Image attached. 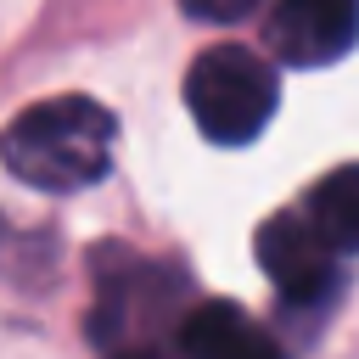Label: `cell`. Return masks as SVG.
Returning <instances> with one entry per match:
<instances>
[{"label": "cell", "mask_w": 359, "mask_h": 359, "mask_svg": "<svg viewBox=\"0 0 359 359\" xmlns=\"http://www.w3.org/2000/svg\"><path fill=\"white\" fill-rule=\"evenodd\" d=\"M264 39L286 67H331L359 45V0H275Z\"/></svg>", "instance_id": "4"}, {"label": "cell", "mask_w": 359, "mask_h": 359, "mask_svg": "<svg viewBox=\"0 0 359 359\" xmlns=\"http://www.w3.org/2000/svg\"><path fill=\"white\" fill-rule=\"evenodd\" d=\"M258 264L286 303H320L342 286V252L297 213H275L258 230Z\"/></svg>", "instance_id": "3"}, {"label": "cell", "mask_w": 359, "mask_h": 359, "mask_svg": "<svg viewBox=\"0 0 359 359\" xmlns=\"http://www.w3.org/2000/svg\"><path fill=\"white\" fill-rule=\"evenodd\" d=\"M275 67L247 45H213L185 73V107L213 146H247L275 118Z\"/></svg>", "instance_id": "2"}, {"label": "cell", "mask_w": 359, "mask_h": 359, "mask_svg": "<svg viewBox=\"0 0 359 359\" xmlns=\"http://www.w3.org/2000/svg\"><path fill=\"white\" fill-rule=\"evenodd\" d=\"M112 359H163V353H157V348H118Z\"/></svg>", "instance_id": "8"}, {"label": "cell", "mask_w": 359, "mask_h": 359, "mask_svg": "<svg viewBox=\"0 0 359 359\" xmlns=\"http://www.w3.org/2000/svg\"><path fill=\"white\" fill-rule=\"evenodd\" d=\"M303 219L337 252H359V163H342L325 180H314V191L303 196Z\"/></svg>", "instance_id": "6"}, {"label": "cell", "mask_w": 359, "mask_h": 359, "mask_svg": "<svg viewBox=\"0 0 359 359\" xmlns=\"http://www.w3.org/2000/svg\"><path fill=\"white\" fill-rule=\"evenodd\" d=\"M185 6V17H196V22H241V17H252L264 0H180Z\"/></svg>", "instance_id": "7"}, {"label": "cell", "mask_w": 359, "mask_h": 359, "mask_svg": "<svg viewBox=\"0 0 359 359\" xmlns=\"http://www.w3.org/2000/svg\"><path fill=\"white\" fill-rule=\"evenodd\" d=\"M118 123L90 95H50L17 112L0 135V163L34 191H84L112 168Z\"/></svg>", "instance_id": "1"}, {"label": "cell", "mask_w": 359, "mask_h": 359, "mask_svg": "<svg viewBox=\"0 0 359 359\" xmlns=\"http://www.w3.org/2000/svg\"><path fill=\"white\" fill-rule=\"evenodd\" d=\"M185 359H286L275 337L236 303H196L174 325Z\"/></svg>", "instance_id": "5"}]
</instances>
